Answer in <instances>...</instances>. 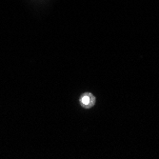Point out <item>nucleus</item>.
<instances>
[{"instance_id": "nucleus-1", "label": "nucleus", "mask_w": 159, "mask_h": 159, "mask_svg": "<svg viewBox=\"0 0 159 159\" xmlns=\"http://www.w3.org/2000/svg\"><path fill=\"white\" fill-rule=\"evenodd\" d=\"M80 104L85 109H90L94 106L95 104V97L93 94L90 93H86L81 95L80 97Z\"/></svg>"}]
</instances>
